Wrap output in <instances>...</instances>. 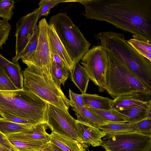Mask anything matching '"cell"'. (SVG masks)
<instances>
[{
    "label": "cell",
    "instance_id": "cell-1",
    "mask_svg": "<svg viewBox=\"0 0 151 151\" xmlns=\"http://www.w3.org/2000/svg\"><path fill=\"white\" fill-rule=\"evenodd\" d=\"M86 18L105 21L151 42V0H78Z\"/></svg>",
    "mask_w": 151,
    "mask_h": 151
},
{
    "label": "cell",
    "instance_id": "cell-2",
    "mask_svg": "<svg viewBox=\"0 0 151 151\" xmlns=\"http://www.w3.org/2000/svg\"><path fill=\"white\" fill-rule=\"evenodd\" d=\"M99 45L120 60L142 83L151 89V61L137 52L127 42L125 35L112 31L95 35Z\"/></svg>",
    "mask_w": 151,
    "mask_h": 151
},
{
    "label": "cell",
    "instance_id": "cell-3",
    "mask_svg": "<svg viewBox=\"0 0 151 151\" xmlns=\"http://www.w3.org/2000/svg\"><path fill=\"white\" fill-rule=\"evenodd\" d=\"M47 106L45 101L23 89L0 91V115L17 116L34 125L46 123Z\"/></svg>",
    "mask_w": 151,
    "mask_h": 151
},
{
    "label": "cell",
    "instance_id": "cell-4",
    "mask_svg": "<svg viewBox=\"0 0 151 151\" xmlns=\"http://www.w3.org/2000/svg\"><path fill=\"white\" fill-rule=\"evenodd\" d=\"M22 71L23 88L45 101L56 107L68 111L73 105L61 89L56 85L52 78L41 69L30 64Z\"/></svg>",
    "mask_w": 151,
    "mask_h": 151
},
{
    "label": "cell",
    "instance_id": "cell-5",
    "mask_svg": "<svg viewBox=\"0 0 151 151\" xmlns=\"http://www.w3.org/2000/svg\"><path fill=\"white\" fill-rule=\"evenodd\" d=\"M108 65L105 90L114 99L134 92L151 95V89L135 76L119 59L107 51Z\"/></svg>",
    "mask_w": 151,
    "mask_h": 151
},
{
    "label": "cell",
    "instance_id": "cell-6",
    "mask_svg": "<svg viewBox=\"0 0 151 151\" xmlns=\"http://www.w3.org/2000/svg\"><path fill=\"white\" fill-rule=\"evenodd\" d=\"M48 24L53 27L59 38L75 65L89 50L91 43L67 14L59 12L52 16Z\"/></svg>",
    "mask_w": 151,
    "mask_h": 151
},
{
    "label": "cell",
    "instance_id": "cell-7",
    "mask_svg": "<svg viewBox=\"0 0 151 151\" xmlns=\"http://www.w3.org/2000/svg\"><path fill=\"white\" fill-rule=\"evenodd\" d=\"M81 60V63L85 68L90 79L99 87V92L105 91L108 65V53L106 49L99 45L93 46Z\"/></svg>",
    "mask_w": 151,
    "mask_h": 151
},
{
    "label": "cell",
    "instance_id": "cell-8",
    "mask_svg": "<svg viewBox=\"0 0 151 151\" xmlns=\"http://www.w3.org/2000/svg\"><path fill=\"white\" fill-rule=\"evenodd\" d=\"M101 146L106 151H150L151 135L135 132L106 134Z\"/></svg>",
    "mask_w": 151,
    "mask_h": 151
},
{
    "label": "cell",
    "instance_id": "cell-9",
    "mask_svg": "<svg viewBox=\"0 0 151 151\" xmlns=\"http://www.w3.org/2000/svg\"><path fill=\"white\" fill-rule=\"evenodd\" d=\"M48 25L45 18L40 21L38 25V42L36 50L29 58L22 60L26 65H32L42 69L51 77V69L53 60L48 36Z\"/></svg>",
    "mask_w": 151,
    "mask_h": 151
},
{
    "label": "cell",
    "instance_id": "cell-10",
    "mask_svg": "<svg viewBox=\"0 0 151 151\" xmlns=\"http://www.w3.org/2000/svg\"><path fill=\"white\" fill-rule=\"evenodd\" d=\"M45 120L52 132L72 138L81 143L76 132V119L68 111L47 104Z\"/></svg>",
    "mask_w": 151,
    "mask_h": 151
},
{
    "label": "cell",
    "instance_id": "cell-11",
    "mask_svg": "<svg viewBox=\"0 0 151 151\" xmlns=\"http://www.w3.org/2000/svg\"><path fill=\"white\" fill-rule=\"evenodd\" d=\"M38 8L22 17L17 22L16 37L15 55L17 57L25 48L32 36L35 25Z\"/></svg>",
    "mask_w": 151,
    "mask_h": 151
},
{
    "label": "cell",
    "instance_id": "cell-12",
    "mask_svg": "<svg viewBox=\"0 0 151 151\" xmlns=\"http://www.w3.org/2000/svg\"><path fill=\"white\" fill-rule=\"evenodd\" d=\"M76 132L81 144L85 148L91 145L96 147L101 146L102 139L106 135L103 131L95 127L76 121Z\"/></svg>",
    "mask_w": 151,
    "mask_h": 151
},
{
    "label": "cell",
    "instance_id": "cell-13",
    "mask_svg": "<svg viewBox=\"0 0 151 151\" xmlns=\"http://www.w3.org/2000/svg\"><path fill=\"white\" fill-rule=\"evenodd\" d=\"M151 96L138 92L120 96L113 100L111 109L119 111L138 106L151 100Z\"/></svg>",
    "mask_w": 151,
    "mask_h": 151
},
{
    "label": "cell",
    "instance_id": "cell-14",
    "mask_svg": "<svg viewBox=\"0 0 151 151\" xmlns=\"http://www.w3.org/2000/svg\"><path fill=\"white\" fill-rule=\"evenodd\" d=\"M48 127L46 123H41L33 126L28 131L6 135L8 140H24L41 141L49 143L50 134L46 132Z\"/></svg>",
    "mask_w": 151,
    "mask_h": 151
},
{
    "label": "cell",
    "instance_id": "cell-15",
    "mask_svg": "<svg viewBox=\"0 0 151 151\" xmlns=\"http://www.w3.org/2000/svg\"><path fill=\"white\" fill-rule=\"evenodd\" d=\"M47 33L52 55H56L60 57L63 61L65 66L70 72H71L75 65L59 38L53 27L49 24L48 26Z\"/></svg>",
    "mask_w": 151,
    "mask_h": 151
},
{
    "label": "cell",
    "instance_id": "cell-16",
    "mask_svg": "<svg viewBox=\"0 0 151 151\" xmlns=\"http://www.w3.org/2000/svg\"><path fill=\"white\" fill-rule=\"evenodd\" d=\"M118 111L127 123H134L147 118H151V100L138 106Z\"/></svg>",
    "mask_w": 151,
    "mask_h": 151
},
{
    "label": "cell",
    "instance_id": "cell-17",
    "mask_svg": "<svg viewBox=\"0 0 151 151\" xmlns=\"http://www.w3.org/2000/svg\"><path fill=\"white\" fill-rule=\"evenodd\" d=\"M0 65L3 67L6 74L14 86L19 89H23V73L19 63L9 61L0 54Z\"/></svg>",
    "mask_w": 151,
    "mask_h": 151
},
{
    "label": "cell",
    "instance_id": "cell-18",
    "mask_svg": "<svg viewBox=\"0 0 151 151\" xmlns=\"http://www.w3.org/2000/svg\"><path fill=\"white\" fill-rule=\"evenodd\" d=\"M50 142L63 151H86L80 143L72 138L52 132Z\"/></svg>",
    "mask_w": 151,
    "mask_h": 151
},
{
    "label": "cell",
    "instance_id": "cell-19",
    "mask_svg": "<svg viewBox=\"0 0 151 151\" xmlns=\"http://www.w3.org/2000/svg\"><path fill=\"white\" fill-rule=\"evenodd\" d=\"M84 106L88 108L109 110L111 109L113 100L97 94H82Z\"/></svg>",
    "mask_w": 151,
    "mask_h": 151
},
{
    "label": "cell",
    "instance_id": "cell-20",
    "mask_svg": "<svg viewBox=\"0 0 151 151\" xmlns=\"http://www.w3.org/2000/svg\"><path fill=\"white\" fill-rule=\"evenodd\" d=\"M70 73L71 79L74 83L82 94L86 93L90 79L85 68L78 63Z\"/></svg>",
    "mask_w": 151,
    "mask_h": 151
},
{
    "label": "cell",
    "instance_id": "cell-21",
    "mask_svg": "<svg viewBox=\"0 0 151 151\" xmlns=\"http://www.w3.org/2000/svg\"><path fill=\"white\" fill-rule=\"evenodd\" d=\"M72 110L78 121L98 127L106 123L97 118L85 106L73 105Z\"/></svg>",
    "mask_w": 151,
    "mask_h": 151
},
{
    "label": "cell",
    "instance_id": "cell-22",
    "mask_svg": "<svg viewBox=\"0 0 151 151\" xmlns=\"http://www.w3.org/2000/svg\"><path fill=\"white\" fill-rule=\"evenodd\" d=\"M87 108L97 118L105 123L127 122L122 114L118 111L111 109L101 110Z\"/></svg>",
    "mask_w": 151,
    "mask_h": 151
},
{
    "label": "cell",
    "instance_id": "cell-23",
    "mask_svg": "<svg viewBox=\"0 0 151 151\" xmlns=\"http://www.w3.org/2000/svg\"><path fill=\"white\" fill-rule=\"evenodd\" d=\"M106 134H114L130 132H137L131 123H108L98 127Z\"/></svg>",
    "mask_w": 151,
    "mask_h": 151
},
{
    "label": "cell",
    "instance_id": "cell-24",
    "mask_svg": "<svg viewBox=\"0 0 151 151\" xmlns=\"http://www.w3.org/2000/svg\"><path fill=\"white\" fill-rule=\"evenodd\" d=\"M39 34V28L37 24L33 33L26 46L17 57H12V62L17 63L20 59L22 60L27 59L32 55L35 51L37 45Z\"/></svg>",
    "mask_w": 151,
    "mask_h": 151
},
{
    "label": "cell",
    "instance_id": "cell-25",
    "mask_svg": "<svg viewBox=\"0 0 151 151\" xmlns=\"http://www.w3.org/2000/svg\"><path fill=\"white\" fill-rule=\"evenodd\" d=\"M33 125L29 124H18L0 118V132L6 135L22 132L29 130Z\"/></svg>",
    "mask_w": 151,
    "mask_h": 151
},
{
    "label": "cell",
    "instance_id": "cell-26",
    "mask_svg": "<svg viewBox=\"0 0 151 151\" xmlns=\"http://www.w3.org/2000/svg\"><path fill=\"white\" fill-rule=\"evenodd\" d=\"M69 70L67 67L53 61L51 69L52 80L57 86L61 89V85L64 86L69 76Z\"/></svg>",
    "mask_w": 151,
    "mask_h": 151
},
{
    "label": "cell",
    "instance_id": "cell-27",
    "mask_svg": "<svg viewBox=\"0 0 151 151\" xmlns=\"http://www.w3.org/2000/svg\"><path fill=\"white\" fill-rule=\"evenodd\" d=\"M127 40L128 43L139 54L151 61V43L133 36Z\"/></svg>",
    "mask_w": 151,
    "mask_h": 151
},
{
    "label": "cell",
    "instance_id": "cell-28",
    "mask_svg": "<svg viewBox=\"0 0 151 151\" xmlns=\"http://www.w3.org/2000/svg\"><path fill=\"white\" fill-rule=\"evenodd\" d=\"M9 140L19 151H38L45 147L48 143L38 141Z\"/></svg>",
    "mask_w": 151,
    "mask_h": 151
},
{
    "label": "cell",
    "instance_id": "cell-29",
    "mask_svg": "<svg viewBox=\"0 0 151 151\" xmlns=\"http://www.w3.org/2000/svg\"><path fill=\"white\" fill-rule=\"evenodd\" d=\"M77 0H41L38 3L39 7L37 16V23L40 17L42 16H47L50 13V10L52 8L62 3L76 2Z\"/></svg>",
    "mask_w": 151,
    "mask_h": 151
},
{
    "label": "cell",
    "instance_id": "cell-30",
    "mask_svg": "<svg viewBox=\"0 0 151 151\" xmlns=\"http://www.w3.org/2000/svg\"><path fill=\"white\" fill-rule=\"evenodd\" d=\"M15 3L13 0H0V17L7 21L11 19L13 14Z\"/></svg>",
    "mask_w": 151,
    "mask_h": 151
},
{
    "label": "cell",
    "instance_id": "cell-31",
    "mask_svg": "<svg viewBox=\"0 0 151 151\" xmlns=\"http://www.w3.org/2000/svg\"><path fill=\"white\" fill-rule=\"evenodd\" d=\"M10 80L3 67L0 65V91L19 90Z\"/></svg>",
    "mask_w": 151,
    "mask_h": 151
},
{
    "label": "cell",
    "instance_id": "cell-32",
    "mask_svg": "<svg viewBox=\"0 0 151 151\" xmlns=\"http://www.w3.org/2000/svg\"><path fill=\"white\" fill-rule=\"evenodd\" d=\"M131 123L137 132L151 135V118H147L137 122Z\"/></svg>",
    "mask_w": 151,
    "mask_h": 151
},
{
    "label": "cell",
    "instance_id": "cell-33",
    "mask_svg": "<svg viewBox=\"0 0 151 151\" xmlns=\"http://www.w3.org/2000/svg\"><path fill=\"white\" fill-rule=\"evenodd\" d=\"M11 28L8 21L0 19V49H2L3 45L5 44L8 40Z\"/></svg>",
    "mask_w": 151,
    "mask_h": 151
},
{
    "label": "cell",
    "instance_id": "cell-34",
    "mask_svg": "<svg viewBox=\"0 0 151 151\" xmlns=\"http://www.w3.org/2000/svg\"><path fill=\"white\" fill-rule=\"evenodd\" d=\"M69 96L73 105L84 106V103L81 94H77L69 89Z\"/></svg>",
    "mask_w": 151,
    "mask_h": 151
},
{
    "label": "cell",
    "instance_id": "cell-35",
    "mask_svg": "<svg viewBox=\"0 0 151 151\" xmlns=\"http://www.w3.org/2000/svg\"><path fill=\"white\" fill-rule=\"evenodd\" d=\"M0 145L11 151H19L9 142L5 135L0 132Z\"/></svg>",
    "mask_w": 151,
    "mask_h": 151
},
{
    "label": "cell",
    "instance_id": "cell-36",
    "mask_svg": "<svg viewBox=\"0 0 151 151\" xmlns=\"http://www.w3.org/2000/svg\"><path fill=\"white\" fill-rule=\"evenodd\" d=\"M6 120L21 124H31L29 122L23 119L12 115L1 114L0 115Z\"/></svg>",
    "mask_w": 151,
    "mask_h": 151
},
{
    "label": "cell",
    "instance_id": "cell-37",
    "mask_svg": "<svg viewBox=\"0 0 151 151\" xmlns=\"http://www.w3.org/2000/svg\"><path fill=\"white\" fill-rule=\"evenodd\" d=\"M52 55L53 61L60 65L65 66L63 61L60 57L56 55Z\"/></svg>",
    "mask_w": 151,
    "mask_h": 151
},
{
    "label": "cell",
    "instance_id": "cell-38",
    "mask_svg": "<svg viewBox=\"0 0 151 151\" xmlns=\"http://www.w3.org/2000/svg\"><path fill=\"white\" fill-rule=\"evenodd\" d=\"M38 151H53L51 143H49L45 147Z\"/></svg>",
    "mask_w": 151,
    "mask_h": 151
},
{
    "label": "cell",
    "instance_id": "cell-39",
    "mask_svg": "<svg viewBox=\"0 0 151 151\" xmlns=\"http://www.w3.org/2000/svg\"><path fill=\"white\" fill-rule=\"evenodd\" d=\"M53 151H63L51 144Z\"/></svg>",
    "mask_w": 151,
    "mask_h": 151
},
{
    "label": "cell",
    "instance_id": "cell-40",
    "mask_svg": "<svg viewBox=\"0 0 151 151\" xmlns=\"http://www.w3.org/2000/svg\"><path fill=\"white\" fill-rule=\"evenodd\" d=\"M0 151H11L0 145Z\"/></svg>",
    "mask_w": 151,
    "mask_h": 151
},
{
    "label": "cell",
    "instance_id": "cell-41",
    "mask_svg": "<svg viewBox=\"0 0 151 151\" xmlns=\"http://www.w3.org/2000/svg\"><path fill=\"white\" fill-rule=\"evenodd\" d=\"M88 151H90V150H88Z\"/></svg>",
    "mask_w": 151,
    "mask_h": 151
},
{
    "label": "cell",
    "instance_id": "cell-42",
    "mask_svg": "<svg viewBox=\"0 0 151 151\" xmlns=\"http://www.w3.org/2000/svg\"><path fill=\"white\" fill-rule=\"evenodd\" d=\"M150 151H151V150Z\"/></svg>",
    "mask_w": 151,
    "mask_h": 151
},
{
    "label": "cell",
    "instance_id": "cell-43",
    "mask_svg": "<svg viewBox=\"0 0 151 151\" xmlns=\"http://www.w3.org/2000/svg\"></svg>",
    "mask_w": 151,
    "mask_h": 151
}]
</instances>
